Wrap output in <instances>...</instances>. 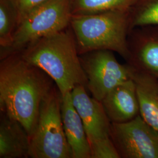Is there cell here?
I'll return each mask as SVG.
<instances>
[{
    "instance_id": "cell-1",
    "label": "cell",
    "mask_w": 158,
    "mask_h": 158,
    "mask_svg": "<svg viewBox=\"0 0 158 158\" xmlns=\"http://www.w3.org/2000/svg\"><path fill=\"white\" fill-rule=\"evenodd\" d=\"M56 85L44 71L15 53L1 59L0 110L23 125L31 137L44 99Z\"/></svg>"
},
{
    "instance_id": "cell-2",
    "label": "cell",
    "mask_w": 158,
    "mask_h": 158,
    "mask_svg": "<svg viewBox=\"0 0 158 158\" xmlns=\"http://www.w3.org/2000/svg\"><path fill=\"white\" fill-rule=\"evenodd\" d=\"M27 62L48 74L63 95L79 85L87 89L73 32L62 31L36 40L20 51Z\"/></svg>"
},
{
    "instance_id": "cell-3",
    "label": "cell",
    "mask_w": 158,
    "mask_h": 158,
    "mask_svg": "<svg viewBox=\"0 0 158 158\" xmlns=\"http://www.w3.org/2000/svg\"><path fill=\"white\" fill-rule=\"evenodd\" d=\"M70 25L79 55L90 51L115 52L125 60L128 56L130 11L73 14Z\"/></svg>"
},
{
    "instance_id": "cell-4",
    "label": "cell",
    "mask_w": 158,
    "mask_h": 158,
    "mask_svg": "<svg viewBox=\"0 0 158 158\" xmlns=\"http://www.w3.org/2000/svg\"><path fill=\"white\" fill-rule=\"evenodd\" d=\"M72 15V0H47L36 6L19 20L11 46L1 52V59L19 52L36 40L65 29Z\"/></svg>"
},
{
    "instance_id": "cell-5",
    "label": "cell",
    "mask_w": 158,
    "mask_h": 158,
    "mask_svg": "<svg viewBox=\"0 0 158 158\" xmlns=\"http://www.w3.org/2000/svg\"><path fill=\"white\" fill-rule=\"evenodd\" d=\"M62 94L56 85L42 102L37 124L30 137L29 157L72 158L63 125Z\"/></svg>"
},
{
    "instance_id": "cell-6",
    "label": "cell",
    "mask_w": 158,
    "mask_h": 158,
    "mask_svg": "<svg viewBox=\"0 0 158 158\" xmlns=\"http://www.w3.org/2000/svg\"><path fill=\"white\" fill-rule=\"evenodd\" d=\"M79 57L87 79V89L100 102L115 86L131 79L130 66L119 63L113 51H90Z\"/></svg>"
},
{
    "instance_id": "cell-7",
    "label": "cell",
    "mask_w": 158,
    "mask_h": 158,
    "mask_svg": "<svg viewBox=\"0 0 158 158\" xmlns=\"http://www.w3.org/2000/svg\"><path fill=\"white\" fill-rule=\"evenodd\" d=\"M110 137L120 158H158V130L140 114L125 123H111Z\"/></svg>"
},
{
    "instance_id": "cell-8",
    "label": "cell",
    "mask_w": 158,
    "mask_h": 158,
    "mask_svg": "<svg viewBox=\"0 0 158 158\" xmlns=\"http://www.w3.org/2000/svg\"><path fill=\"white\" fill-rule=\"evenodd\" d=\"M128 44L129 53L125 60L127 64L158 80V25L132 29Z\"/></svg>"
},
{
    "instance_id": "cell-9",
    "label": "cell",
    "mask_w": 158,
    "mask_h": 158,
    "mask_svg": "<svg viewBox=\"0 0 158 158\" xmlns=\"http://www.w3.org/2000/svg\"><path fill=\"white\" fill-rule=\"evenodd\" d=\"M85 86L79 85L71 91L74 106L82 120L89 143L110 138L111 123L102 102L90 97Z\"/></svg>"
},
{
    "instance_id": "cell-10",
    "label": "cell",
    "mask_w": 158,
    "mask_h": 158,
    "mask_svg": "<svg viewBox=\"0 0 158 158\" xmlns=\"http://www.w3.org/2000/svg\"><path fill=\"white\" fill-rule=\"evenodd\" d=\"M101 102L111 123H125L140 114L135 84L132 79L113 88Z\"/></svg>"
},
{
    "instance_id": "cell-11",
    "label": "cell",
    "mask_w": 158,
    "mask_h": 158,
    "mask_svg": "<svg viewBox=\"0 0 158 158\" xmlns=\"http://www.w3.org/2000/svg\"><path fill=\"white\" fill-rule=\"evenodd\" d=\"M61 114L72 158H91L90 143L82 120L73 104L71 92L62 95Z\"/></svg>"
},
{
    "instance_id": "cell-12",
    "label": "cell",
    "mask_w": 158,
    "mask_h": 158,
    "mask_svg": "<svg viewBox=\"0 0 158 158\" xmlns=\"http://www.w3.org/2000/svg\"><path fill=\"white\" fill-rule=\"evenodd\" d=\"M30 136L23 125L1 113L0 158L29 157Z\"/></svg>"
},
{
    "instance_id": "cell-13",
    "label": "cell",
    "mask_w": 158,
    "mask_h": 158,
    "mask_svg": "<svg viewBox=\"0 0 158 158\" xmlns=\"http://www.w3.org/2000/svg\"><path fill=\"white\" fill-rule=\"evenodd\" d=\"M130 68L131 78L135 84L139 114L148 124L158 130V80Z\"/></svg>"
},
{
    "instance_id": "cell-14",
    "label": "cell",
    "mask_w": 158,
    "mask_h": 158,
    "mask_svg": "<svg viewBox=\"0 0 158 158\" xmlns=\"http://www.w3.org/2000/svg\"><path fill=\"white\" fill-rule=\"evenodd\" d=\"M139 0H72L73 14L131 11Z\"/></svg>"
},
{
    "instance_id": "cell-15",
    "label": "cell",
    "mask_w": 158,
    "mask_h": 158,
    "mask_svg": "<svg viewBox=\"0 0 158 158\" xmlns=\"http://www.w3.org/2000/svg\"><path fill=\"white\" fill-rule=\"evenodd\" d=\"M19 21L17 8L12 0H0L1 52L11 46Z\"/></svg>"
},
{
    "instance_id": "cell-16",
    "label": "cell",
    "mask_w": 158,
    "mask_h": 158,
    "mask_svg": "<svg viewBox=\"0 0 158 158\" xmlns=\"http://www.w3.org/2000/svg\"><path fill=\"white\" fill-rule=\"evenodd\" d=\"M131 31L135 28L158 25V0H139L130 11Z\"/></svg>"
},
{
    "instance_id": "cell-17",
    "label": "cell",
    "mask_w": 158,
    "mask_h": 158,
    "mask_svg": "<svg viewBox=\"0 0 158 158\" xmlns=\"http://www.w3.org/2000/svg\"><path fill=\"white\" fill-rule=\"evenodd\" d=\"M90 147L91 158H120L111 138L90 143Z\"/></svg>"
},
{
    "instance_id": "cell-18",
    "label": "cell",
    "mask_w": 158,
    "mask_h": 158,
    "mask_svg": "<svg viewBox=\"0 0 158 158\" xmlns=\"http://www.w3.org/2000/svg\"><path fill=\"white\" fill-rule=\"evenodd\" d=\"M17 8L19 20L36 6L47 0H12Z\"/></svg>"
}]
</instances>
